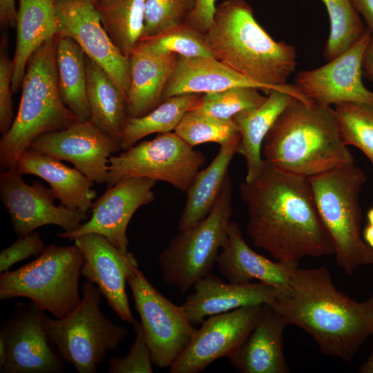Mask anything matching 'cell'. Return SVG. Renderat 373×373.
Wrapping results in <instances>:
<instances>
[{"label":"cell","instance_id":"cell-1","mask_svg":"<svg viewBox=\"0 0 373 373\" xmlns=\"http://www.w3.org/2000/svg\"><path fill=\"white\" fill-rule=\"evenodd\" d=\"M253 245L278 261L334 255L307 178L283 171L264 160L258 176L240 185Z\"/></svg>","mask_w":373,"mask_h":373},{"label":"cell","instance_id":"cell-2","mask_svg":"<svg viewBox=\"0 0 373 373\" xmlns=\"http://www.w3.org/2000/svg\"><path fill=\"white\" fill-rule=\"evenodd\" d=\"M309 334L321 352L348 362L373 334V294L357 301L339 291L325 267L295 270L287 287L269 303Z\"/></svg>","mask_w":373,"mask_h":373},{"label":"cell","instance_id":"cell-3","mask_svg":"<svg viewBox=\"0 0 373 373\" xmlns=\"http://www.w3.org/2000/svg\"><path fill=\"white\" fill-rule=\"evenodd\" d=\"M204 35L216 59L263 86L267 94L278 90L312 103L294 84H287L297 65L295 48L274 40L245 0H225L218 5L211 26Z\"/></svg>","mask_w":373,"mask_h":373},{"label":"cell","instance_id":"cell-4","mask_svg":"<svg viewBox=\"0 0 373 373\" xmlns=\"http://www.w3.org/2000/svg\"><path fill=\"white\" fill-rule=\"evenodd\" d=\"M262 153L274 167L307 178L354 163L342 139L334 109L296 98L269 129Z\"/></svg>","mask_w":373,"mask_h":373},{"label":"cell","instance_id":"cell-5","mask_svg":"<svg viewBox=\"0 0 373 373\" xmlns=\"http://www.w3.org/2000/svg\"><path fill=\"white\" fill-rule=\"evenodd\" d=\"M55 37L44 42L28 62L17 113L0 140L1 171L16 169L20 156L39 136L77 122L59 93Z\"/></svg>","mask_w":373,"mask_h":373},{"label":"cell","instance_id":"cell-6","mask_svg":"<svg viewBox=\"0 0 373 373\" xmlns=\"http://www.w3.org/2000/svg\"><path fill=\"white\" fill-rule=\"evenodd\" d=\"M320 217L334 247L336 265L351 276L373 265V248L361 236L360 191L367 178L354 163L308 178Z\"/></svg>","mask_w":373,"mask_h":373},{"label":"cell","instance_id":"cell-7","mask_svg":"<svg viewBox=\"0 0 373 373\" xmlns=\"http://www.w3.org/2000/svg\"><path fill=\"white\" fill-rule=\"evenodd\" d=\"M84 262V256L75 244L50 245L33 261L1 273L0 299L23 297L61 318L81 302L79 278Z\"/></svg>","mask_w":373,"mask_h":373},{"label":"cell","instance_id":"cell-8","mask_svg":"<svg viewBox=\"0 0 373 373\" xmlns=\"http://www.w3.org/2000/svg\"><path fill=\"white\" fill-rule=\"evenodd\" d=\"M102 294L86 280L81 302L61 318L46 314L45 329L62 358L78 373H95L108 352L126 338V327L113 323L100 309Z\"/></svg>","mask_w":373,"mask_h":373},{"label":"cell","instance_id":"cell-9","mask_svg":"<svg viewBox=\"0 0 373 373\" xmlns=\"http://www.w3.org/2000/svg\"><path fill=\"white\" fill-rule=\"evenodd\" d=\"M232 211L229 175L209 215L196 225L179 231L158 255L165 285L184 294L197 281L211 274L227 241Z\"/></svg>","mask_w":373,"mask_h":373},{"label":"cell","instance_id":"cell-10","mask_svg":"<svg viewBox=\"0 0 373 373\" xmlns=\"http://www.w3.org/2000/svg\"><path fill=\"white\" fill-rule=\"evenodd\" d=\"M204 162L203 153L175 132L160 133L151 140L111 155L106 184L108 188L130 178H148L186 192Z\"/></svg>","mask_w":373,"mask_h":373},{"label":"cell","instance_id":"cell-11","mask_svg":"<svg viewBox=\"0 0 373 373\" xmlns=\"http://www.w3.org/2000/svg\"><path fill=\"white\" fill-rule=\"evenodd\" d=\"M153 364L170 367L185 350L196 329L181 305L163 296L137 267L127 278Z\"/></svg>","mask_w":373,"mask_h":373},{"label":"cell","instance_id":"cell-12","mask_svg":"<svg viewBox=\"0 0 373 373\" xmlns=\"http://www.w3.org/2000/svg\"><path fill=\"white\" fill-rule=\"evenodd\" d=\"M45 312L30 303H18L3 321L7 357L2 373H60L65 361L44 324Z\"/></svg>","mask_w":373,"mask_h":373},{"label":"cell","instance_id":"cell-13","mask_svg":"<svg viewBox=\"0 0 373 373\" xmlns=\"http://www.w3.org/2000/svg\"><path fill=\"white\" fill-rule=\"evenodd\" d=\"M372 34L366 28L361 37L346 51L319 68L302 70L294 86L309 102L330 106L355 102L373 106V92L362 82V62Z\"/></svg>","mask_w":373,"mask_h":373},{"label":"cell","instance_id":"cell-14","mask_svg":"<svg viewBox=\"0 0 373 373\" xmlns=\"http://www.w3.org/2000/svg\"><path fill=\"white\" fill-rule=\"evenodd\" d=\"M0 196L13 231L19 236L48 224L71 231L88 220L86 213L61 204L55 205L56 198L50 189L38 181L31 185L26 183L16 169L1 171Z\"/></svg>","mask_w":373,"mask_h":373},{"label":"cell","instance_id":"cell-15","mask_svg":"<svg viewBox=\"0 0 373 373\" xmlns=\"http://www.w3.org/2000/svg\"><path fill=\"white\" fill-rule=\"evenodd\" d=\"M56 9L57 35L74 39L86 56L108 73L127 99L130 86L129 58L112 41L101 23L94 3L91 0H56Z\"/></svg>","mask_w":373,"mask_h":373},{"label":"cell","instance_id":"cell-16","mask_svg":"<svg viewBox=\"0 0 373 373\" xmlns=\"http://www.w3.org/2000/svg\"><path fill=\"white\" fill-rule=\"evenodd\" d=\"M155 182L148 178H133L108 187L93 203L90 219L75 230L58 233V237L74 240L86 234L97 233L119 250L127 252L128 224L140 207L154 201L152 189Z\"/></svg>","mask_w":373,"mask_h":373},{"label":"cell","instance_id":"cell-17","mask_svg":"<svg viewBox=\"0 0 373 373\" xmlns=\"http://www.w3.org/2000/svg\"><path fill=\"white\" fill-rule=\"evenodd\" d=\"M260 305L245 306L209 316L169 367L171 373H198L216 360L227 357L256 323Z\"/></svg>","mask_w":373,"mask_h":373},{"label":"cell","instance_id":"cell-18","mask_svg":"<svg viewBox=\"0 0 373 373\" xmlns=\"http://www.w3.org/2000/svg\"><path fill=\"white\" fill-rule=\"evenodd\" d=\"M28 149L70 162L97 184L106 183L109 157L121 150L117 141L90 121H77L66 128L41 135Z\"/></svg>","mask_w":373,"mask_h":373},{"label":"cell","instance_id":"cell-19","mask_svg":"<svg viewBox=\"0 0 373 373\" xmlns=\"http://www.w3.org/2000/svg\"><path fill=\"white\" fill-rule=\"evenodd\" d=\"M73 241L84 258L81 275L99 288L122 321L133 324L136 320L129 305L126 283L133 269L138 267L134 254L119 250L97 233L86 234Z\"/></svg>","mask_w":373,"mask_h":373},{"label":"cell","instance_id":"cell-20","mask_svg":"<svg viewBox=\"0 0 373 373\" xmlns=\"http://www.w3.org/2000/svg\"><path fill=\"white\" fill-rule=\"evenodd\" d=\"M191 288L182 306L193 326L213 315L242 307L271 303L281 291L260 281L227 283L212 274L197 281Z\"/></svg>","mask_w":373,"mask_h":373},{"label":"cell","instance_id":"cell-21","mask_svg":"<svg viewBox=\"0 0 373 373\" xmlns=\"http://www.w3.org/2000/svg\"><path fill=\"white\" fill-rule=\"evenodd\" d=\"M287 326L284 317L270 304H262L254 328L227 356L230 364L242 373L289 372L283 338Z\"/></svg>","mask_w":373,"mask_h":373},{"label":"cell","instance_id":"cell-22","mask_svg":"<svg viewBox=\"0 0 373 373\" xmlns=\"http://www.w3.org/2000/svg\"><path fill=\"white\" fill-rule=\"evenodd\" d=\"M217 265L229 283H247L257 280L280 290L287 287L298 267V263L271 260L254 251L244 240L238 224L231 220Z\"/></svg>","mask_w":373,"mask_h":373},{"label":"cell","instance_id":"cell-23","mask_svg":"<svg viewBox=\"0 0 373 373\" xmlns=\"http://www.w3.org/2000/svg\"><path fill=\"white\" fill-rule=\"evenodd\" d=\"M16 171L21 175L30 174L45 180L55 198L67 208L86 213L91 210L96 195L94 182L76 168L28 149L19 158Z\"/></svg>","mask_w":373,"mask_h":373},{"label":"cell","instance_id":"cell-24","mask_svg":"<svg viewBox=\"0 0 373 373\" xmlns=\"http://www.w3.org/2000/svg\"><path fill=\"white\" fill-rule=\"evenodd\" d=\"M175 53L156 55L138 47L129 57L130 86L127 95L129 117H141L162 102V96L178 61Z\"/></svg>","mask_w":373,"mask_h":373},{"label":"cell","instance_id":"cell-25","mask_svg":"<svg viewBox=\"0 0 373 373\" xmlns=\"http://www.w3.org/2000/svg\"><path fill=\"white\" fill-rule=\"evenodd\" d=\"M238 86H251L267 91L263 86L245 77L216 58L178 55L175 70L164 89L162 102L178 95L206 94Z\"/></svg>","mask_w":373,"mask_h":373},{"label":"cell","instance_id":"cell-26","mask_svg":"<svg viewBox=\"0 0 373 373\" xmlns=\"http://www.w3.org/2000/svg\"><path fill=\"white\" fill-rule=\"evenodd\" d=\"M17 42L12 59V90L21 87L28 62L33 53L58 33L56 0H18Z\"/></svg>","mask_w":373,"mask_h":373},{"label":"cell","instance_id":"cell-27","mask_svg":"<svg viewBox=\"0 0 373 373\" xmlns=\"http://www.w3.org/2000/svg\"><path fill=\"white\" fill-rule=\"evenodd\" d=\"M294 99L287 93L272 90L260 105L243 111L232 118L240 135L237 153L245 161V181L251 182L259 174L264 162L261 153L265 137L280 113Z\"/></svg>","mask_w":373,"mask_h":373},{"label":"cell","instance_id":"cell-28","mask_svg":"<svg viewBox=\"0 0 373 373\" xmlns=\"http://www.w3.org/2000/svg\"><path fill=\"white\" fill-rule=\"evenodd\" d=\"M240 135L221 145L216 156L193 178L186 190L178 230L189 229L204 220L213 209L229 176V166L236 153Z\"/></svg>","mask_w":373,"mask_h":373},{"label":"cell","instance_id":"cell-29","mask_svg":"<svg viewBox=\"0 0 373 373\" xmlns=\"http://www.w3.org/2000/svg\"><path fill=\"white\" fill-rule=\"evenodd\" d=\"M85 64L90 121L119 144L128 117L126 97L99 65L87 56Z\"/></svg>","mask_w":373,"mask_h":373},{"label":"cell","instance_id":"cell-30","mask_svg":"<svg viewBox=\"0 0 373 373\" xmlns=\"http://www.w3.org/2000/svg\"><path fill=\"white\" fill-rule=\"evenodd\" d=\"M55 39L58 86L61 99L77 121H90L86 55L71 37L57 35Z\"/></svg>","mask_w":373,"mask_h":373},{"label":"cell","instance_id":"cell-31","mask_svg":"<svg viewBox=\"0 0 373 373\" xmlns=\"http://www.w3.org/2000/svg\"><path fill=\"white\" fill-rule=\"evenodd\" d=\"M202 94L185 93L164 100L160 105L141 117H128L119 140L120 149L125 151L139 140L152 133H166L175 131L186 112L199 102Z\"/></svg>","mask_w":373,"mask_h":373},{"label":"cell","instance_id":"cell-32","mask_svg":"<svg viewBox=\"0 0 373 373\" xmlns=\"http://www.w3.org/2000/svg\"><path fill=\"white\" fill-rule=\"evenodd\" d=\"M146 1L99 0L94 3L112 41L128 58L143 35Z\"/></svg>","mask_w":373,"mask_h":373},{"label":"cell","instance_id":"cell-33","mask_svg":"<svg viewBox=\"0 0 373 373\" xmlns=\"http://www.w3.org/2000/svg\"><path fill=\"white\" fill-rule=\"evenodd\" d=\"M327 11L329 33L323 56L329 61L350 48L366 27L350 0H321Z\"/></svg>","mask_w":373,"mask_h":373},{"label":"cell","instance_id":"cell-34","mask_svg":"<svg viewBox=\"0 0 373 373\" xmlns=\"http://www.w3.org/2000/svg\"><path fill=\"white\" fill-rule=\"evenodd\" d=\"M136 47L156 55L173 52L185 57L216 58L209 48L204 34L187 21L168 28L155 35L142 38Z\"/></svg>","mask_w":373,"mask_h":373},{"label":"cell","instance_id":"cell-35","mask_svg":"<svg viewBox=\"0 0 373 373\" xmlns=\"http://www.w3.org/2000/svg\"><path fill=\"white\" fill-rule=\"evenodd\" d=\"M334 106L344 144L359 149L373 166V106L355 102H343Z\"/></svg>","mask_w":373,"mask_h":373},{"label":"cell","instance_id":"cell-36","mask_svg":"<svg viewBox=\"0 0 373 373\" xmlns=\"http://www.w3.org/2000/svg\"><path fill=\"white\" fill-rule=\"evenodd\" d=\"M174 132L191 146L207 142L223 145L240 135L231 119H222L191 109L183 116Z\"/></svg>","mask_w":373,"mask_h":373},{"label":"cell","instance_id":"cell-37","mask_svg":"<svg viewBox=\"0 0 373 373\" xmlns=\"http://www.w3.org/2000/svg\"><path fill=\"white\" fill-rule=\"evenodd\" d=\"M251 86L233 87L224 90L202 95L192 109L222 119H231L236 114L255 108L267 96Z\"/></svg>","mask_w":373,"mask_h":373},{"label":"cell","instance_id":"cell-38","mask_svg":"<svg viewBox=\"0 0 373 373\" xmlns=\"http://www.w3.org/2000/svg\"><path fill=\"white\" fill-rule=\"evenodd\" d=\"M194 3L195 0H146L142 38L186 21Z\"/></svg>","mask_w":373,"mask_h":373},{"label":"cell","instance_id":"cell-39","mask_svg":"<svg viewBox=\"0 0 373 373\" xmlns=\"http://www.w3.org/2000/svg\"><path fill=\"white\" fill-rule=\"evenodd\" d=\"M135 332L133 343L124 357L113 356L108 361L109 373H153L151 352L140 322L132 324Z\"/></svg>","mask_w":373,"mask_h":373},{"label":"cell","instance_id":"cell-40","mask_svg":"<svg viewBox=\"0 0 373 373\" xmlns=\"http://www.w3.org/2000/svg\"><path fill=\"white\" fill-rule=\"evenodd\" d=\"M8 40L1 41L0 53V133L4 135L11 127L14 117L12 99L13 64L8 54Z\"/></svg>","mask_w":373,"mask_h":373},{"label":"cell","instance_id":"cell-41","mask_svg":"<svg viewBox=\"0 0 373 373\" xmlns=\"http://www.w3.org/2000/svg\"><path fill=\"white\" fill-rule=\"evenodd\" d=\"M46 247L40 235L36 231L19 236L12 245L1 251L0 272L9 271L13 265L30 257L39 256Z\"/></svg>","mask_w":373,"mask_h":373},{"label":"cell","instance_id":"cell-42","mask_svg":"<svg viewBox=\"0 0 373 373\" xmlns=\"http://www.w3.org/2000/svg\"><path fill=\"white\" fill-rule=\"evenodd\" d=\"M216 7V0H195L194 6L186 21L204 34L211 26Z\"/></svg>","mask_w":373,"mask_h":373},{"label":"cell","instance_id":"cell-43","mask_svg":"<svg viewBox=\"0 0 373 373\" xmlns=\"http://www.w3.org/2000/svg\"><path fill=\"white\" fill-rule=\"evenodd\" d=\"M353 7L362 17L373 35V0H350Z\"/></svg>","mask_w":373,"mask_h":373},{"label":"cell","instance_id":"cell-44","mask_svg":"<svg viewBox=\"0 0 373 373\" xmlns=\"http://www.w3.org/2000/svg\"><path fill=\"white\" fill-rule=\"evenodd\" d=\"M17 10L15 0H0V21L6 26H16Z\"/></svg>","mask_w":373,"mask_h":373},{"label":"cell","instance_id":"cell-45","mask_svg":"<svg viewBox=\"0 0 373 373\" xmlns=\"http://www.w3.org/2000/svg\"><path fill=\"white\" fill-rule=\"evenodd\" d=\"M363 77L373 81V35L365 48L362 62Z\"/></svg>","mask_w":373,"mask_h":373},{"label":"cell","instance_id":"cell-46","mask_svg":"<svg viewBox=\"0 0 373 373\" xmlns=\"http://www.w3.org/2000/svg\"><path fill=\"white\" fill-rule=\"evenodd\" d=\"M7 357V344L4 335L0 332V370L3 367Z\"/></svg>","mask_w":373,"mask_h":373},{"label":"cell","instance_id":"cell-47","mask_svg":"<svg viewBox=\"0 0 373 373\" xmlns=\"http://www.w3.org/2000/svg\"><path fill=\"white\" fill-rule=\"evenodd\" d=\"M373 336V334H372ZM361 373H373V345L370 356L362 364L359 369Z\"/></svg>","mask_w":373,"mask_h":373},{"label":"cell","instance_id":"cell-48","mask_svg":"<svg viewBox=\"0 0 373 373\" xmlns=\"http://www.w3.org/2000/svg\"><path fill=\"white\" fill-rule=\"evenodd\" d=\"M363 238L365 242L373 248V224H367L363 230Z\"/></svg>","mask_w":373,"mask_h":373},{"label":"cell","instance_id":"cell-49","mask_svg":"<svg viewBox=\"0 0 373 373\" xmlns=\"http://www.w3.org/2000/svg\"><path fill=\"white\" fill-rule=\"evenodd\" d=\"M368 224H373V207L370 208L367 213Z\"/></svg>","mask_w":373,"mask_h":373},{"label":"cell","instance_id":"cell-50","mask_svg":"<svg viewBox=\"0 0 373 373\" xmlns=\"http://www.w3.org/2000/svg\"><path fill=\"white\" fill-rule=\"evenodd\" d=\"M99 1V0H91V1H92L93 3H95V2H97V1Z\"/></svg>","mask_w":373,"mask_h":373}]
</instances>
